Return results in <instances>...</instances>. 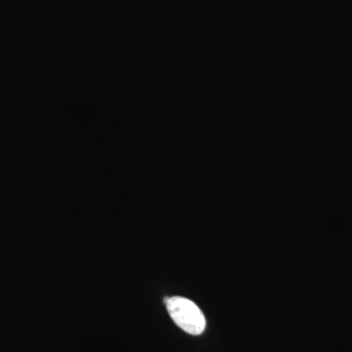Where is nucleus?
<instances>
[{
  "mask_svg": "<svg viewBox=\"0 0 352 352\" xmlns=\"http://www.w3.org/2000/svg\"><path fill=\"white\" fill-rule=\"evenodd\" d=\"M168 314L176 325L190 335L199 336L205 331V315L195 302L182 296H173L166 300Z\"/></svg>",
  "mask_w": 352,
  "mask_h": 352,
  "instance_id": "1",
  "label": "nucleus"
}]
</instances>
